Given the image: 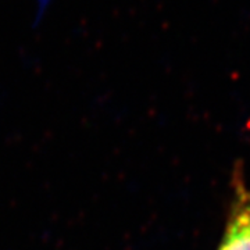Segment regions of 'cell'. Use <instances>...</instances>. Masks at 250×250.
<instances>
[{"label":"cell","mask_w":250,"mask_h":250,"mask_svg":"<svg viewBox=\"0 0 250 250\" xmlns=\"http://www.w3.org/2000/svg\"><path fill=\"white\" fill-rule=\"evenodd\" d=\"M218 250H250V189L242 167L233 170L232 199Z\"/></svg>","instance_id":"cell-1"}]
</instances>
